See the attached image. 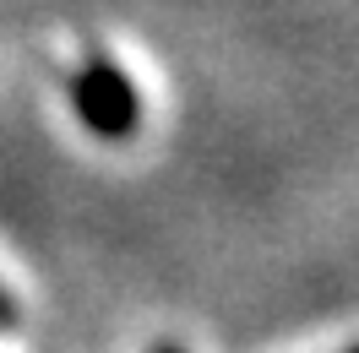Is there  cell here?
Here are the masks:
<instances>
[{
  "instance_id": "6da1fadb",
  "label": "cell",
  "mask_w": 359,
  "mask_h": 353,
  "mask_svg": "<svg viewBox=\"0 0 359 353\" xmlns=\"http://www.w3.org/2000/svg\"><path fill=\"white\" fill-rule=\"evenodd\" d=\"M82 109H88V120H93V125H104V131L126 125V120H131V98H126V82H120L114 71H93L88 88H82Z\"/></svg>"
}]
</instances>
